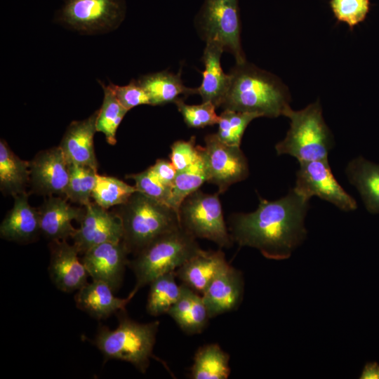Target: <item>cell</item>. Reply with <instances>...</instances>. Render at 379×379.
I'll return each mask as SVG.
<instances>
[{
  "label": "cell",
  "mask_w": 379,
  "mask_h": 379,
  "mask_svg": "<svg viewBox=\"0 0 379 379\" xmlns=\"http://www.w3.org/2000/svg\"><path fill=\"white\" fill-rule=\"evenodd\" d=\"M259 200L253 212L230 217L232 241L240 246L255 248L268 259H287L307 236L304 221L310 199L293 188L277 200L260 196Z\"/></svg>",
  "instance_id": "6da1fadb"
},
{
  "label": "cell",
  "mask_w": 379,
  "mask_h": 379,
  "mask_svg": "<svg viewBox=\"0 0 379 379\" xmlns=\"http://www.w3.org/2000/svg\"><path fill=\"white\" fill-rule=\"evenodd\" d=\"M230 84L223 109L253 112L260 117L284 116L291 107L288 87L277 76L247 61L230 72Z\"/></svg>",
  "instance_id": "7a4b0ae2"
},
{
  "label": "cell",
  "mask_w": 379,
  "mask_h": 379,
  "mask_svg": "<svg viewBox=\"0 0 379 379\" xmlns=\"http://www.w3.org/2000/svg\"><path fill=\"white\" fill-rule=\"evenodd\" d=\"M201 250L196 237L181 225L161 235L128 262L136 280L133 291L137 293L159 276L175 271Z\"/></svg>",
  "instance_id": "3957f363"
},
{
  "label": "cell",
  "mask_w": 379,
  "mask_h": 379,
  "mask_svg": "<svg viewBox=\"0 0 379 379\" xmlns=\"http://www.w3.org/2000/svg\"><path fill=\"white\" fill-rule=\"evenodd\" d=\"M119 324L112 330L99 327L93 344L106 359H113L131 363L145 373L150 363L159 322L138 323L126 314L118 313Z\"/></svg>",
  "instance_id": "277c9868"
},
{
  "label": "cell",
  "mask_w": 379,
  "mask_h": 379,
  "mask_svg": "<svg viewBox=\"0 0 379 379\" xmlns=\"http://www.w3.org/2000/svg\"><path fill=\"white\" fill-rule=\"evenodd\" d=\"M123 225V241L134 255L155 239L180 226L168 206L135 192L115 211Z\"/></svg>",
  "instance_id": "5b68a950"
},
{
  "label": "cell",
  "mask_w": 379,
  "mask_h": 379,
  "mask_svg": "<svg viewBox=\"0 0 379 379\" xmlns=\"http://www.w3.org/2000/svg\"><path fill=\"white\" fill-rule=\"evenodd\" d=\"M284 117L289 119L290 127L284 140L275 145L278 155L292 156L298 162L328 159L333 137L319 100L300 110L290 107Z\"/></svg>",
  "instance_id": "8992f818"
},
{
  "label": "cell",
  "mask_w": 379,
  "mask_h": 379,
  "mask_svg": "<svg viewBox=\"0 0 379 379\" xmlns=\"http://www.w3.org/2000/svg\"><path fill=\"white\" fill-rule=\"evenodd\" d=\"M204 40L220 43L232 53L236 64L246 62L241 43V20L238 0H204L196 18Z\"/></svg>",
  "instance_id": "52a82bcc"
},
{
  "label": "cell",
  "mask_w": 379,
  "mask_h": 379,
  "mask_svg": "<svg viewBox=\"0 0 379 379\" xmlns=\"http://www.w3.org/2000/svg\"><path fill=\"white\" fill-rule=\"evenodd\" d=\"M125 14L124 0H65L55 20L81 34H95L116 29Z\"/></svg>",
  "instance_id": "ba28073f"
},
{
  "label": "cell",
  "mask_w": 379,
  "mask_h": 379,
  "mask_svg": "<svg viewBox=\"0 0 379 379\" xmlns=\"http://www.w3.org/2000/svg\"><path fill=\"white\" fill-rule=\"evenodd\" d=\"M179 219L181 226L196 238L206 239L222 248L232 245L218 193L198 190L191 194L180 208Z\"/></svg>",
  "instance_id": "9c48e42d"
},
{
  "label": "cell",
  "mask_w": 379,
  "mask_h": 379,
  "mask_svg": "<svg viewBox=\"0 0 379 379\" xmlns=\"http://www.w3.org/2000/svg\"><path fill=\"white\" fill-rule=\"evenodd\" d=\"M198 148L207 172V182L218 187V194L248 177V161L240 146L227 145L213 133L206 136L204 147L198 145Z\"/></svg>",
  "instance_id": "30bf717a"
},
{
  "label": "cell",
  "mask_w": 379,
  "mask_h": 379,
  "mask_svg": "<svg viewBox=\"0 0 379 379\" xmlns=\"http://www.w3.org/2000/svg\"><path fill=\"white\" fill-rule=\"evenodd\" d=\"M299 164L293 187L298 194L307 199L317 196L345 211L357 208L356 200L334 177L328 159L299 162Z\"/></svg>",
  "instance_id": "8fae6325"
},
{
  "label": "cell",
  "mask_w": 379,
  "mask_h": 379,
  "mask_svg": "<svg viewBox=\"0 0 379 379\" xmlns=\"http://www.w3.org/2000/svg\"><path fill=\"white\" fill-rule=\"evenodd\" d=\"M29 173L32 193L65 197L69 164L59 145L38 152L29 161Z\"/></svg>",
  "instance_id": "7c38bea8"
},
{
  "label": "cell",
  "mask_w": 379,
  "mask_h": 379,
  "mask_svg": "<svg viewBox=\"0 0 379 379\" xmlns=\"http://www.w3.org/2000/svg\"><path fill=\"white\" fill-rule=\"evenodd\" d=\"M79 225L72 237L79 254L105 242L123 240L124 230L119 215L94 201L84 206Z\"/></svg>",
  "instance_id": "4fadbf2b"
},
{
  "label": "cell",
  "mask_w": 379,
  "mask_h": 379,
  "mask_svg": "<svg viewBox=\"0 0 379 379\" xmlns=\"http://www.w3.org/2000/svg\"><path fill=\"white\" fill-rule=\"evenodd\" d=\"M129 253L123 240L109 241L87 250L81 260L92 280L103 281L116 291L121 285Z\"/></svg>",
  "instance_id": "5bb4252c"
},
{
  "label": "cell",
  "mask_w": 379,
  "mask_h": 379,
  "mask_svg": "<svg viewBox=\"0 0 379 379\" xmlns=\"http://www.w3.org/2000/svg\"><path fill=\"white\" fill-rule=\"evenodd\" d=\"M49 249L48 271L51 281L58 289L72 293L88 283V273L73 244H69L67 240L51 241Z\"/></svg>",
  "instance_id": "9a60e30c"
},
{
  "label": "cell",
  "mask_w": 379,
  "mask_h": 379,
  "mask_svg": "<svg viewBox=\"0 0 379 379\" xmlns=\"http://www.w3.org/2000/svg\"><path fill=\"white\" fill-rule=\"evenodd\" d=\"M244 288L239 270L229 263L221 269L202 293L210 318L237 309L241 302Z\"/></svg>",
  "instance_id": "2e32d148"
},
{
  "label": "cell",
  "mask_w": 379,
  "mask_h": 379,
  "mask_svg": "<svg viewBox=\"0 0 379 379\" xmlns=\"http://www.w3.org/2000/svg\"><path fill=\"white\" fill-rule=\"evenodd\" d=\"M41 234L51 241L67 240L76 230L72 221L80 222L84 208L71 206L63 197H48L38 208Z\"/></svg>",
  "instance_id": "e0dca14e"
},
{
  "label": "cell",
  "mask_w": 379,
  "mask_h": 379,
  "mask_svg": "<svg viewBox=\"0 0 379 379\" xmlns=\"http://www.w3.org/2000/svg\"><path fill=\"white\" fill-rule=\"evenodd\" d=\"M98 110L88 118L73 121L67 128L59 147L69 164L88 166L98 171L93 138Z\"/></svg>",
  "instance_id": "ac0fdd59"
},
{
  "label": "cell",
  "mask_w": 379,
  "mask_h": 379,
  "mask_svg": "<svg viewBox=\"0 0 379 379\" xmlns=\"http://www.w3.org/2000/svg\"><path fill=\"white\" fill-rule=\"evenodd\" d=\"M41 234L38 208L31 206L26 192L14 197V204L0 225L1 238L18 243H29Z\"/></svg>",
  "instance_id": "d6986e66"
},
{
  "label": "cell",
  "mask_w": 379,
  "mask_h": 379,
  "mask_svg": "<svg viewBox=\"0 0 379 379\" xmlns=\"http://www.w3.org/2000/svg\"><path fill=\"white\" fill-rule=\"evenodd\" d=\"M114 291L106 283L92 280L77 291L74 300L77 307L97 319L108 318L126 310L128 303L136 293L133 290L125 298L114 295Z\"/></svg>",
  "instance_id": "ffe728a7"
},
{
  "label": "cell",
  "mask_w": 379,
  "mask_h": 379,
  "mask_svg": "<svg viewBox=\"0 0 379 379\" xmlns=\"http://www.w3.org/2000/svg\"><path fill=\"white\" fill-rule=\"evenodd\" d=\"M223 51L222 45L218 41H206L202 57L205 68L201 72V84L197 88L202 102H211L216 107H220L223 102L230 84V74L224 72L220 64Z\"/></svg>",
  "instance_id": "44dd1931"
},
{
  "label": "cell",
  "mask_w": 379,
  "mask_h": 379,
  "mask_svg": "<svg viewBox=\"0 0 379 379\" xmlns=\"http://www.w3.org/2000/svg\"><path fill=\"white\" fill-rule=\"evenodd\" d=\"M228 262L220 251L201 250L175 270L176 277L194 291L203 293Z\"/></svg>",
  "instance_id": "7402d4cb"
},
{
  "label": "cell",
  "mask_w": 379,
  "mask_h": 379,
  "mask_svg": "<svg viewBox=\"0 0 379 379\" xmlns=\"http://www.w3.org/2000/svg\"><path fill=\"white\" fill-rule=\"evenodd\" d=\"M137 81L146 92L150 105L175 103L198 93L197 88H188L183 84L180 73L162 71L141 76Z\"/></svg>",
  "instance_id": "603a6c76"
},
{
  "label": "cell",
  "mask_w": 379,
  "mask_h": 379,
  "mask_svg": "<svg viewBox=\"0 0 379 379\" xmlns=\"http://www.w3.org/2000/svg\"><path fill=\"white\" fill-rule=\"evenodd\" d=\"M345 173L350 182L360 194L366 210L378 214L379 164L357 157L348 163Z\"/></svg>",
  "instance_id": "cb8c5ba5"
},
{
  "label": "cell",
  "mask_w": 379,
  "mask_h": 379,
  "mask_svg": "<svg viewBox=\"0 0 379 379\" xmlns=\"http://www.w3.org/2000/svg\"><path fill=\"white\" fill-rule=\"evenodd\" d=\"M29 161L20 159L4 140H0V189L13 197L26 192L29 184Z\"/></svg>",
  "instance_id": "d4e9b609"
},
{
  "label": "cell",
  "mask_w": 379,
  "mask_h": 379,
  "mask_svg": "<svg viewBox=\"0 0 379 379\" xmlns=\"http://www.w3.org/2000/svg\"><path fill=\"white\" fill-rule=\"evenodd\" d=\"M230 355L219 345H203L196 352L191 368L193 379H227L230 374Z\"/></svg>",
  "instance_id": "484cf974"
},
{
  "label": "cell",
  "mask_w": 379,
  "mask_h": 379,
  "mask_svg": "<svg viewBox=\"0 0 379 379\" xmlns=\"http://www.w3.org/2000/svg\"><path fill=\"white\" fill-rule=\"evenodd\" d=\"M175 271L164 274L149 283L146 309L152 316L167 314L170 308L178 300L181 286L175 281Z\"/></svg>",
  "instance_id": "4316f807"
},
{
  "label": "cell",
  "mask_w": 379,
  "mask_h": 379,
  "mask_svg": "<svg viewBox=\"0 0 379 379\" xmlns=\"http://www.w3.org/2000/svg\"><path fill=\"white\" fill-rule=\"evenodd\" d=\"M207 172L200 154V158L194 165L184 171H178L171 186L167 205L179 217L180 208L185 199L198 190L204 182H207Z\"/></svg>",
  "instance_id": "83f0119b"
},
{
  "label": "cell",
  "mask_w": 379,
  "mask_h": 379,
  "mask_svg": "<svg viewBox=\"0 0 379 379\" xmlns=\"http://www.w3.org/2000/svg\"><path fill=\"white\" fill-rule=\"evenodd\" d=\"M100 84L104 91V98L98 110L96 129L105 135L109 145H114L117 130L128 110L121 105L108 86L100 81Z\"/></svg>",
  "instance_id": "f1b7e54d"
},
{
  "label": "cell",
  "mask_w": 379,
  "mask_h": 379,
  "mask_svg": "<svg viewBox=\"0 0 379 379\" xmlns=\"http://www.w3.org/2000/svg\"><path fill=\"white\" fill-rule=\"evenodd\" d=\"M135 192V186L128 185L117 178L98 173L92 199L100 206L109 209L125 204Z\"/></svg>",
  "instance_id": "f546056e"
},
{
  "label": "cell",
  "mask_w": 379,
  "mask_h": 379,
  "mask_svg": "<svg viewBox=\"0 0 379 379\" xmlns=\"http://www.w3.org/2000/svg\"><path fill=\"white\" fill-rule=\"evenodd\" d=\"M98 171L93 168L69 164V180L65 198L83 206L88 204L95 186Z\"/></svg>",
  "instance_id": "4dcf8cb0"
},
{
  "label": "cell",
  "mask_w": 379,
  "mask_h": 379,
  "mask_svg": "<svg viewBox=\"0 0 379 379\" xmlns=\"http://www.w3.org/2000/svg\"><path fill=\"white\" fill-rule=\"evenodd\" d=\"M219 117L217 136L224 143L234 146H240L248 125L253 119L260 117L256 113L232 109H223Z\"/></svg>",
  "instance_id": "1f68e13d"
},
{
  "label": "cell",
  "mask_w": 379,
  "mask_h": 379,
  "mask_svg": "<svg viewBox=\"0 0 379 379\" xmlns=\"http://www.w3.org/2000/svg\"><path fill=\"white\" fill-rule=\"evenodd\" d=\"M185 124L191 128H199L218 124L220 117L215 112L216 106L211 102L199 105H187L184 100L175 103Z\"/></svg>",
  "instance_id": "d6a6232c"
},
{
  "label": "cell",
  "mask_w": 379,
  "mask_h": 379,
  "mask_svg": "<svg viewBox=\"0 0 379 379\" xmlns=\"http://www.w3.org/2000/svg\"><path fill=\"white\" fill-rule=\"evenodd\" d=\"M329 5L335 19L351 30L365 20L370 11V0H330Z\"/></svg>",
  "instance_id": "836d02e7"
},
{
  "label": "cell",
  "mask_w": 379,
  "mask_h": 379,
  "mask_svg": "<svg viewBox=\"0 0 379 379\" xmlns=\"http://www.w3.org/2000/svg\"><path fill=\"white\" fill-rule=\"evenodd\" d=\"M126 178L134 180L138 192L167 205L171 187L164 184L150 167L138 173L126 175Z\"/></svg>",
  "instance_id": "e575fe53"
},
{
  "label": "cell",
  "mask_w": 379,
  "mask_h": 379,
  "mask_svg": "<svg viewBox=\"0 0 379 379\" xmlns=\"http://www.w3.org/2000/svg\"><path fill=\"white\" fill-rule=\"evenodd\" d=\"M195 140V136H192L189 140H177L171 145L170 159L178 171L190 168L200 158Z\"/></svg>",
  "instance_id": "d590c367"
},
{
  "label": "cell",
  "mask_w": 379,
  "mask_h": 379,
  "mask_svg": "<svg viewBox=\"0 0 379 379\" xmlns=\"http://www.w3.org/2000/svg\"><path fill=\"white\" fill-rule=\"evenodd\" d=\"M108 86L121 105L128 111L140 105H149L146 92L137 80L132 79L126 86H117L110 83Z\"/></svg>",
  "instance_id": "8d00e7d4"
},
{
  "label": "cell",
  "mask_w": 379,
  "mask_h": 379,
  "mask_svg": "<svg viewBox=\"0 0 379 379\" xmlns=\"http://www.w3.org/2000/svg\"><path fill=\"white\" fill-rule=\"evenodd\" d=\"M209 319L202 296L195 291L187 321L182 331L190 335L200 333L206 328Z\"/></svg>",
  "instance_id": "74e56055"
},
{
  "label": "cell",
  "mask_w": 379,
  "mask_h": 379,
  "mask_svg": "<svg viewBox=\"0 0 379 379\" xmlns=\"http://www.w3.org/2000/svg\"><path fill=\"white\" fill-rule=\"evenodd\" d=\"M180 286V295L178 300L170 308L167 314L175 321L182 331L187 321L192 304L193 295L195 291L184 284Z\"/></svg>",
  "instance_id": "f35d334b"
},
{
  "label": "cell",
  "mask_w": 379,
  "mask_h": 379,
  "mask_svg": "<svg viewBox=\"0 0 379 379\" xmlns=\"http://www.w3.org/2000/svg\"><path fill=\"white\" fill-rule=\"evenodd\" d=\"M149 167L164 184L172 186L178 171L171 161L157 159L154 164Z\"/></svg>",
  "instance_id": "ab89813d"
},
{
  "label": "cell",
  "mask_w": 379,
  "mask_h": 379,
  "mask_svg": "<svg viewBox=\"0 0 379 379\" xmlns=\"http://www.w3.org/2000/svg\"><path fill=\"white\" fill-rule=\"evenodd\" d=\"M360 379H379V364L374 362L366 363L361 371Z\"/></svg>",
  "instance_id": "60d3db41"
}]
</instances>
